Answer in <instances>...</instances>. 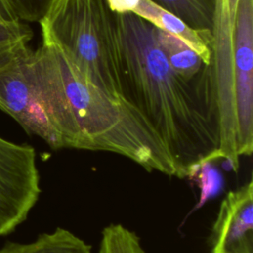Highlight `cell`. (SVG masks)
Wrapping results in <instances>:
<instances>
[{"label":"cell","mask_w":253,"mask_h":253,"mask_svg":"<svg viewBox=\"0 0 253 253\" xmlns=\"http://www.w3.org/2000/svg\"><path fill=\"white\" fill-rule=\"evenodd\" d=\"M109 38L121 97L157 134L176 177L191 178L202 164L219 159L212 72L184 79L158 47L153 26L133 14L110 10Z\"/></svg>","instance_id":"1"},{"label":"cell","mask_w":253,"mask_h":253,"mask_svg":"<svg viewBox=\"0 0 253 253\" xmlns=\"http://www.w3.org/2000/svg\"><path fill=\"white\" fill-rule=\"evenodd\" d=\"M27 68L62 148L114 152L147 171L176 177L166 148L143 117L90 84L57 47L42 42L30 51Z\"/></svg>","instance_id":"2"},{"label":"cell","mask_w":253,"mask_h":253,"mask_svg":"<svg viewBox=\"0 0 253 253\" xmlns=\"http://www.w3.org/2000/svg\"><path fill=\"white\" fill-rule=\"evenodd\" d=\"M109 14L106 0H55L40 22L42 38L57 47L90 84L124 101L112 56Z\"/></svg>","instance_id":"3"},{"label":"cell","mask_w":253,"mask_h":253,"mask_svg":"<svg viewBox=\"0 0 253 253\" xmlns=\"http://www.w3.org/2000/svg\"><path fill=\"white\" fill-rule=\"evenodd\" d=\"M238 3L239 0H215L211 61L220 127L219 154L233 171L238 170L240 161L236 152L232 73L233 33Z\"/></svg>","instance_id":"4"},{"label":"cell","mask_w":253,"mask_h":253,"mask_svg":"<svg viewBox=\"0 0 253 253\" xmlns=\"http://www.w3.org/2000/svg\"><path fill=\"white\" fill-rule=\"evenodd\" d=\"M41 195L34 147L0 136V237L23 223Z\"/></svg>","instance_id":"5"},{"label":"cell","mask_w":253,"mask_h":253,"mask_svg":"<svg viewBox=\"0 0 253 253\" xmlns=\"http://www.w3.org/2000/svg\"><path fill=\"white\" fill-rule=\"evenodd\" d=\"M235 138L238 157L253 150V0H239L232 52Z\"/></svg>","instance_id":"6"},{"label":"cell","mask_w":253,"mask_h":253,"mask_svg":"<svg viewBox=\"0 0 253 253\" xmlns=\"http://www.w3.org/2000/svg\"><path fill=\"white\" fill-rule=\"evenodd\" d=\"M30 51V47H26L0 68V109L26 132L41 137L52 149H60V136L39 103L29 78L27 61Z\"/></svg>","instance_id":"7"},{"label":"cell","mask_w":253,"mask_h":253,"mask_svg":"<svg viewBox=\"0 0 253 253\" xmlns=\"http://www.w3.org/2000/svg\"><path fill=\"white\" fill-rule=\"evenodd\" d=\"M211 253H253V182L226 194L212 225Z\"/></svg>","instance_id":"8"},{"label":"cell","mask_w":253,"mask_h":253,"mask_svg":"<svg viewBox=\"0 0 253 253\" xmlns=\"http://www.w3.org/2000/svg\"><path fill=\"white\" fill-rule=\"evenodd\" d=\"M115 13H130L190 46L207 64L211 61V33L197 32L151 0H106Z\"/></svg>","instance_id":"9"},{"label":"cell","mask_w":253,"mask_h":253,"mask_svg":"<svg viewBox=\"0 0 253 253\" xmlns=\"http://www.w3.org/2000/svg\"><path fill=\"white\" fill-rule=\"evenodd\" d=\"M153 34L158 47L165 55L173 70L186 80H198L212 72L190 46L177 37L153 27Z\"/></svg>","instance_id":"10"},{"label":"cell","mask_w":253,"mask_h":253,"mask_svg":"<svg viewBox=\"0 0 253 253\" xmlns=\"http://www.w3.org/2000/svg\"><path fill=\"white\" fill-rule=\"evenodd\" d=\"M0 253H92V248L70 230L57 227L40 234L29 243L7 241L0 248Z\"/></svg>","instance_id":"11"},{"label":"cell","mask_w":253,"mask_h":253,"mask_svg":"<svg viewBox=\"0 0 253 253\" xmlns=\"http://www.w3.org/2000/svg\"><path fill=\"white\" fill-rule=\"evenodd\" d=\"M192 30L211 33L215 0H151Z\"/></svg>","instance_id":"12"},{"label":"cell","mask_w":253,"mask_h":253,"mask_svg":"<svg viewBox=\"0 0 253 253\" xmlns=\"http://www.w3.org/2000/svg\"><path fill=\"white\" fill-rule=\"evenodd\" d=\"M32 38L33 32L26 23L0 20V68L28 47Z\"/></svg>","instance_id":"13"},{"label":"cell","mask_w":253,"mask_h":253,"mask_svg":"<svg viewBox=\"0 0 253 253\" xmlns=\"http://www.w3.org/2000/svg\"><path fill=\"white\" fill-rule=\"evenodd\" d=\"M98 253H146L139 236L122 223H110L102 230Z\"/></svg>","instance_id":"14"},{"label":"cell","mask_w":253,"mask_h":253,"mask_svg":"<svg viewBox=\"0 0 253 253\" xmlns=\"http://www.w3.org/2000/svg\"><path fill=\"white\" fill-rule=\"evenodd\" d=\"M55 0H0V20L40 23Z\"/></svg>","instance_id":"15"},{"label":"cell","mask_w":253,"mask_h":253,"mask_svg":"<svg viewBox=\"0 0 253 253\" xmlns=\"http://www.w3.org/2000/svg\"><path fill=\"white\" fill-rule=\"evenodd\" d=\"M211 162H207L202 164L191 176V178L197 179L198 187L201 190L200 203L197 205V208L202 207L211 197L216 195L222 184L220 174L211 167Z\"/></svg>","instance_id":"16"}]
</instances>
